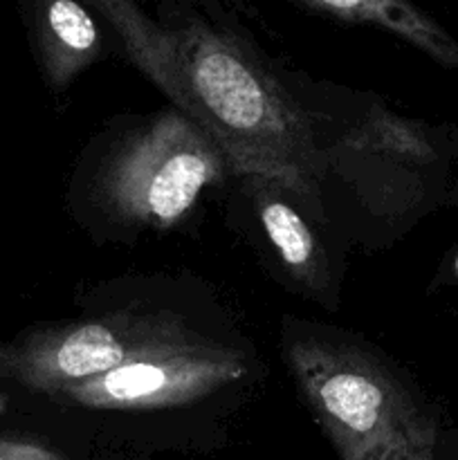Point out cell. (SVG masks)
Masks as SVG:
<instances>
[{
    "label": "cell",
    "mask_w": 458,
    "mask_h": 460,
    "mask_svg": "<svg viewBox=\"0 0 458 460\" xmlns=\"http://www.w3.org/2000/svg\"><path fill=\"white\" fill-rule=\"evenodd\" d=\"M126 54L175 111L200 126L229 169L290 193L319 218L321 155L290 94L232 36L189 18L162 25L128 0H97Z\"/></svg>",
    "instance_id": "obj_1"
},
{
    "label": "cell",
    "mask_w": 458,
    "mask_h": 460,
    "mask_svg": "<svg viewBox=\"0 0 458 460\" xmlns=\"http://www.w3.org/2000/svg\"><path fill=\"white\" fill-rule=\"evenodd\" d=\"M287 362L341 460H391L434 440V429L404 386L366 350L305 337L292 341Z\"/></svg>",
    "instance_id": "obj_2"
},
{
    "label": "cell",
    "mask_w": 458,
    "mask_h": 460,
    "mask_svg": "<svg viewBox=\"0 0 458 460\" xmlns=\"http://www.w3.org/2000/svg\"><path fill=\"white\" fill-rule=\"evenodd\" d=\"M227 162L209 135L180 111H164L133 130L106 162L99 189L119 218L173 227Z\"/></svg>",
    "instance_id": "obj_3"
},
{
    "label": "cell",
    "mask_w": 458,
    "mask_h": 460,
    "mask_svg": "<svg viewBox=\"0 0 458 460\" xmlns=\"http://www.w3.org/2000/svg\"><path fill=\"white\" fill-rule=\"evenodd\" d=\"M242 376L245 364L236 350L175 323L106 376L66 386L54 400L92 411H155L196 402Z\"/></svg>",
    "instance_id": "obj_4"
},
{
    "label": "cell",
    "mask_w": 458,
    "mask_h": 460,
    "mask_svg": "<svg viewBox=\"0 0 458 460\" xmlns=\"http://www.w3.org/2000/svg\"><path fill=\"white\" fill-rule=\"evenodd\" d=\"M175 322L117 313L61 326H36L0 341V382L54 398L66 386L106 376L135 350L166 335Z\"/></svg>",
    "instance_id": "obj_5"
},
{
    "label": "cell",
    "mask_w": 458,
    "mask_h": 460,
    "mask_svg": "<svg viewBox=\"0 0 458 460\" xmlns=\"http://www.w3.org/2000/svg\"><path fill=\"white\" fill-rule=\"evenodd\" d=\"M305 9L339 22L375 25L393 31L429 54L449 70L458 72V40L431 16L400 0H304Z\"/></svg>",
    "instance_id": "obj_6"
},
{
    "label": "cell",
    "mask_w": 458,
    "mask_h": 460,
    "mask_svg": "<svg viewBox=\"0 0 458 460\" xmlns=\"http://www.w3.org/2000/svg\"><path fill=\"white\" fill-rule=\"evenodd\" d=\"M36 48L49 88L61 93L94 61L99 31L92 16L72 0L43 4L34 21Z\"/></svg>",
    "instance_id": "obj_7"
},
{
    "label": "cell",
    "mask_w": 458,
    "mask_h": 460,
    "mask_svg": "<svg viewBox=\"0 0 458 460\" xmlns=\"http://www.w3.org/2000/svg\"><path fill=\"white\" fill-rule=\"evenodd\" d=\"M247 187L254 196L260 225L287 272L308 290H323L328 286V261L304 216L283 198V189L277 184L250 180Z\"/></svg>",
    "instance_id": "obj_8"
},
{
    "label": "cell",
    "mask_w": 458,
    "mask_h": 460,
    "mask_svg": "<svg viewBox=\"0 0 458 460\" xmlns=\"http://www.w3.org/2000/svg\"><path fill=\"white\" fill-rule=\"evenodd\" d=\"M0 460H67L49 445L16 436H0Z\"/></svg>",
    "instance_id": "obj_9"
},
{
    "label": "cell",
    "mask_w": 458,
    "mask_h": 460,
    "mask_svg": "<svg viewBox=\"0 0 458 460\" xmlns=\"http://www.w3.org/2000/svg\"><path fill=\"white\" fill-rule=\"evenodd\" d=\"M391 460H434V440H429V443L413 445V447L395 454Z\"/></svg>",
    "instance_id": "obj_10"
},
{
    "label": "cell",
    "mask_w": 458,
    "mask_h": 460,
    "mask_svg": "<svg viewBox=\"0 0 458 460\" xmlns=\"http://www.w3.org/2000/svg\"><path fill=\"white\" fill-rule=\"evenodd\" d=\"M456 270H458V263H456Z\"/></svg>",
    "instance_id": "obj_11"
}]
</instances>
